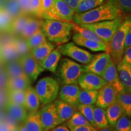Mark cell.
<instances>
[{"mask_svg": "<svg viewBox=\"0 0 131 131\" xmlns=\"http://www.w3.org/2000/svg\"><path fill=\"white\" fill-rule=\"evenodd\" d=\"M30 50L35 48L46 41V37L42 32L41 28H39L33 35L26 40Z\"/></svg>", "mask_w": 131, "mask_h": 131, "instance_id": "33", "label": "cell"}, {"mask_svg": "<svg viewBox=\"0 0 131 131\" xmlns=\"http://www.w3.org/2000/svg\"><path fill=\"white\" fill-rule=\"evenodd\" d=\"M59 89L60 83L50 77L40 79L35 86V90L42 105L53 102L57 97Z\"/></svg>", "mask_w": 131, "mask_h": 131, "instance_id": "6", "label": "cell"}, {"mask_svg": "<svg viewBox=\"0 0 131 131\" xmlns=\"http://www.w3.org/2000/svg\"><path fill=\"white\" fill-rule=\"evenodd\" d=\"M66 125L68 127L80 126H92L83 114L78 110L75 111L72 116L67 121Z\"/></svg>", "mask_w": 131, "mask_h": 131, "instance_id": "38", "label": "cell"}, {"mask_svg": "<svg viewBox=\"0 0 131 131\" xmlns=\"http://www.w3.org/2000/svg\"><path fill=\"white\" fill-rule=\"evenodd\" d=\"M72 40L75 45L84 47L93 52H107V45L104 42H99L86 39L76 32L72 37Z\"/></svg>", "mask_w": 131, "mask_h": 131, "instance_id": "16", "label": "cell"}, {"mask_svg": "<svg viewBox=\"0 0 131 131\" xmlns=\"http://www.w3.org/2000/svg\"><path fill=\"white\" fill-rule=\"evenodd\" d=\"M32 82L26 75L8 78L6 89L11 90H26L30 86Z\"/></svg>", "mask_w": 131, "mask_h": 131, "instance_id": "24", "label": "cell"}, {"mask_svg": "<svg viewBox=\"0 0 131 131\" xmlns=\"http://www.w3.org/2000/svg\"><path fill=\"white\" fill-rule=\"evenodd\" d=\"M97 91H86L81 89L78 95L76 107L81 105H95L97 96Z\"/></svg>", "mask_w": 131, "mask_h": 131, "instance_id": "30", "label": "cell"}, {"mask_svg": "<svg viewBox=\"0 0 131 131\" xmlns=\"http://www.w3.org/2000/svg\"><path fill=\"white\" fill-rule=\"evenodd\" d=\"M4 108L6 114L18 123H23L27 116V109L23 106L15 104L7 101Z\"/></svg>", "mask_w": 131, "mask_h": 131, "instance_id": "19", "label": "cell"}, {"mask_svg": "<svg viewBox=\"0 0 131 131\" xmlns=\"http://www.w3.org/2000/svg\"><path fill=\"white\" fill-rule=\"evenodd\" d=\"M95 106L106 109L117 99V93L114 88L106 83L98 90Z\"/></svg>", "mask_w": 131, "mask_h": 131, "instance_id": "14", "label": "cell"}, {"mask_svg": "<svg viewBox=\"0 0 131 131\" xmlns=\"http://www.w3.org/2000/svg\"><path fill=\"white\" fill-rule=\"evenodd\" d=\"M80 89L78 83L63 84L59 89L58 99L76 107Z\"/></svg>", "mask_w": 131, "mask_h": 131, "instance_id": "13", "label": "cell"}, {"mask_svg": "<svg viewBox=\"0 0 131 131\" xmlns=\"http://www.w3.org/2000/svg\"><path fill=\"white\" fill-rule=\"evenodd\" d=\"M54 49H55V45L46 40L41 45L31 50L30 53L35 60L40 63Z\"/></svg>", "mask_w": 131, "mask_h": 131, "instance_id": "23", "label": "cell"}, {"mask_svg": "<svg viewBox=\"0 0 131 131\" xmlns=\"http://www.w3.org/2000/svg\"><path fill=\"white\" fill-rule=\"evenodd\" d=\"M24 123L28 131H44L38 111L27 114Z\"/></svg>", "mask_w": 131, "mask_h": 131, "instance_id": "25", "label": "cell"}, {"mask_svg": "<svg viewBox=\"0 0 131 131\" xmlns=\"http://www.w3.org/2000/svg\"><path fill=\"white\" fill-rule=\"evenodd\" d=\"M122 15H123V13L119 10L110 0H107L103 4L94 9L80 14H74L72 21L78 25L92 24L111 20Z\"/></svg>", "mask_w": 131, "mask_h": 131, "instance_id": "1", "label": "cell"}, {"mask_svg": "<svg viewBox=\"0 0 131 131\" xmlns=\"http://www.w3.org/2000/svg\"><path fill=\"white\" fill-rule=\"evenodd\" d=\"M106 83L101 77L89 72H83L78 80L80 88L86 91H98Z\"/></svg>", "mask_w": 131, "mask_h": 131, "instance_id": "12", "label": "cell"}, {"mask_svg": "<svg viewBox=\"0 0 131 131\" xmlns=\"http://www.w3.org/2000/svg\"><path fill=\"white\" fill-rule=\"evenodd\" d=\"M74 12L63 0H53L48 10L43 13L41 18L63 21H72Z\"/></svg>", "mask_w": 131, "mask_h": 131, "instance_id": "7", "label": "cell"}, {"mask_svg": "<svg viewBox=\"0 0 131 131\" xmlns=\"http://www.w3.org/2000/svg\"><path fill=\"white\" fill-rule=\"evenodd\" d=\"M53 1V0H41V18L43 13L48 10Z\"/></svg>", "mask_w": 131, "mask_h": 131, "instance_id": "48", "label": "cell"}, {"mask_svg": "<svg viewBox=\"0 0 131 131\" xmlns=\"http://www.w3.org/2000/svg\"><path fill=\"white\" fill-rule=\"evenodd\" d=\"M30 0H18L23 14L29 15V3Z\"/></svg>", "mask_w": 131, "mask_h": 131, "instance_id": "47", "label": "cell"}, {"mask_svg": "<svg viewBox=\"0 0 131 131\" xmlns=\"http://www.w3.org/2000/svg\"><path fill=\"white\" fill-rule=\"evenodd\" d=\"M131 29L130 16L126 18L115 32L107 45V52L115 64L121 61L124 52V41L127 31Z\"/></svg>", "mask_w": 131, "mask_h": 131, "instance_id": "3", "label": "cell"}, {"mask_svg": "<svg viewBox=\"0 0 131 131\" xmlns=\"http://www.w3.org/2000/svg\"><path fill=\"white\" fill-rule=\"evenodd\" d=\"M7 101L15 104L24 106H25V90L7 91Z\"/></svg>", "mask_w": 131, "mask_h": 131, "instance_id": "37", "label": "cell"}, {"mask_svg": "<svg viewBox=\"0 0 131 131\" xmlns=\"http://www.w3.org/2000/svg\"><path fill=\"white\" fill-rule=\"evenodd\" d=\"M21 67L31 82H35L41 73L45 71L40 64L33 57L30 52L19 58Z\"/></svg>", "mask_w": 131, "mask_h": 131, "instance_id": "9", "label": "cell"}, {"mask_svg": "<svg viewBox=\"0 0 131 131\" xmlns=\"http://www.w3.org/2000/svg\"><path fill=\"white\" fill-rule=\"evenodd\" d=\"M29 15L41 18V0H30Z\"/></svg>", "mask_w": 131, "mask_h": 131, "instance_id": "44", "label": "cell"}, {"mask_svg": "<svg viewBox=\"0 0 131 131\" xmlns=\"http://www.w3.org/2000/svg\"><path fill=\"white\" fill-rule=\"evenodd\" d=\"M121 61L127 64L131 65V46L124 50L123 56Z\"/></svg>", "mask_w": 131, "mask_h": 131, "instance_id": "49", "label": "cell"}, {"mask_svg": "<svg viewBox=\"0 0 131 131\" xmlns=\"http://www.w3.org/2000/svg\"><path fill=\"white\" fill-rule=\"evenodd\" d=\"M61 55L70 57L78 63L87 64L94 58V55L80 48L73 42H66L63 45H59L58 47Z\"/></svg>", "mask_w": 131, "mask_h": 131, "instance_id": "8", "label": "cell"}, {"mask_svg": "<svg viewBox=\"0 0 131 131\" xmlns=\"http://www.w3.org/2000/svg\"><path fill=\"white\" fill-rule=\"evenodd\" d=\"M63 1L68 5L69 7L73 10V12H75V9H77L81 0H63Z\"/></svg>", "mask_w": 131, "mask_h": 131, "instance_id": "50", "label": "cell"}, {"mask_svg": "<svg viewBox=\"0 0 131 131\" xmlns=\"http://www.w3.org/2000/svg\"><path fill=\"white\" fill-rule=\"evenodd\" d=\"M19 58V55L12 43L0 46V61L3 63Z\"/></svg>", "mask_w": 131, "mask_h": 131, "instance_id": "28", "label": "cell"}, {"mask_svg": "<svg viewBox=\"0 0 131 131\" xmlns=\"http://www.w3.org/2000/svg\"><path fill=\"white\" fill-rule=\"evenodd\" d=\"M84 72V65L70 59L63 58L57 70V77L62 84L78 83V78Z\"/></svg>", "mask_w": 131, "mask_h": 131, "instance_id": "4", "label": "cell"}, {"mask_svg": "<svg viewBox=\"0 0 131 131\" xmlns=\"http://www.w3.org/2000/svg\"><path fill=\"white\" fill-rule=\"evenodd\" d=\"M117 100L118 101L122 109H123L124 114L131 117V94L130 92H123L118 94Z\"/></svg>", "mask_w": 131, "mask_h": 131, "instance_id": "35", "label": "cell"}, {"mask_svg": "<svg viewBox=\"0 0 131 131\" xmlns=\"http://www.w3.org/2000/svg\"><path fill=\"white\" fill-rule=\"evenodd\" d=\"M8 78L4 69L0 70V91H3L6 88V84L8 80Z\"/></svg>", "mask_w": 131, "mask_h": 131, "instance_id": "46", "label": "cell"}, {"mask_svg": "<svg viewBox=\"0 0 131 131\" xmlns=\"http://www.w3.org/2000/svg\"><path fill=\"white\" fill-rule=\"evenodd\" d=\"M41 28L49 41L59 46L70 40L73 24L72 21L41 18Z\"/></svg>", "mask_w": 131, "mask_h": 131, "instance_id": "2", "label": "cell"}, {"mask_svg": "<svg viewBox=\"0 0 131 131\" xmlns=\"http://www.w3.org/2000/svg\"><path fill=\"white\" fill-rule=\"evenodd\" d=\"M70 131H98L96 127L92 126H80L69 127Z\"/></svg>", "mask_w": 131, "mask_h": 131, "instance_id": "45", "label": "cell"}, {"mask_svg": "<svg viewBox=\"0 0 131 131\" xmlns=\"http://www.w3.org/2000/svg\"><path fill=\"white\" fill-rule=\"evenodd\" d=\"M3 69L9 78L25 75L19 59L11 60L4 63Z\"/></svg>", "mask_w": 131, "mask_h": 131, "instance_id": "26", "label": "cell"}, {"mask_svg": "<svg viewBox=\"0 0 131 131\" xmlns=\"http://www.w3.org/2000/svg\"><path fill=\"white\" fill-rule=\"evenodd\" d=\"M12 44L19 55V58L30 52L26 40L21 37L14 38Z\"/></svg>", "mask_w": 131, "mask_h": 131, "instance_id": "39", "label": "cell"}, {"mask_svg": "<svg viewBox=\"0 0 131 131\" xmlns=\"http://www.w3.org/2000/svg\"><path fill=\"white\" fill-rule=\"evenodd\" d=\"M61 57V54L58 49H54L40 64L45 70L55 73Z\"/></svg>", "mask_w": 131, "mask_h": 131, "instance_id": "21", "label": "cell"}, {"mask_svg": "<svg viewBox=\"0 0 131 131\" xmlns=\"http://www.w3.org/2000/svg\"><path fill=\"white\" fill-rule=\"evenodd\" d=\"M3 9L13 19L23 14L18 0H5Z\"/></svg>", "mask_w": 131, "mask_h": 131, "instance_id": "31", "label": "cell"}, {"mask_svg": "<svg viewBox=\"0 0 131 131\" xmlns=\"http://www.w3.org/2000/svg\"><path fill=\"white\" fill-rule=\"evenodd\" d=\"M41 27V18L32 16H29L28 20L24 26L20 36L26 40Z\"/></svg>", "mask_w": 131, "mask_h": 131, "instance_id": "27", "label": "cell"}, {"mask_svg": "<svg viewBox=\"0 0 131 131\" xmlns=\"http://www.w3.org/2000/svg\"><path fill=\"white\" fill-rule=\"evenodd\" d=\"M105 0H81L75 10V14H80L100 6Z\"/></svg>", "mask_w": 131, "mask_h": 131, "instance_id": "36", "label": "cell"}, {"mask_svg": "<svg viewBox=\"0 0 131 131\" xmlns=\"http://www.w3.org/2000/svg\"><path fill=\"white\" fill-rule=\"evenodd\" d=\"M114 127L117 131H131L130 117L126 114L122 115L117 120Z\"/></svg>", "mask_w": 131, "mask_h": 131, "instance_id": "40", "label": "cell"}, {"mask_svg": "<svg viewBox=\"0 0 131 131\" xmlns=\"http://www.w3.org/2000/svg\"><path fill=\"white\" fill-rule=\"evenodd\" d=\"M73 24V30H75L77 32L79 33L82 37L88 40L94 41L99 42H104L103 40L96 35L95 33L90 30L89 29H87L86 27H82V26L78 25V24L75 23L72 21Z\"/></svg>", "mask_w": 131, "mask_h": 131, "instance_id": "34", "label": "cell"}, {"mask_svg": "<svg viewBox=\"0 0 131 131\" xmlns=\"http://www.w3.org/2000/svg\"><path fill=\"white\" fill-rule=\"evenodd\" d=\"M123 21V15H122L111 20L103 21L92 24H80V26L93 31L107 45L115 32Z\"/></svg>", "mask_w": 131, "mask_h": 131, "instance_id": "5", "label": "cell"}, {"mask_svg": "<svg viewBox=\"0 0 131 131\" xmlns=\"http://www.w3.org/2000/svg\"><path fill=\"white\" fill-rule=\"evenodd\" d=\"M13 19L3 9H0V30H9Z\"/></svg>", "mask_w": 131, "mask_h": 131, "instance_id": "42", "label": "cell"}, {"mask_svg": "<svg viewBox=\"0 0 131 131\" xmlns=\"http://www.w3.org/2000/svg\"><path fill=\"white\" fill-rule=\"evenodd\" d=\"M112 61V59L107 52L94 55L92 60L84 65L85 72H89L102 77L107 66Z\"/></svg>", "mask_w": 131, "mask_h": 131, "instance_id": "11", "label": "cell"}, {"mask_svg": "<svg viewBox=\"0 0 131 131\" xmlns=\"http://www.w3.org/2000/svg\"><path fill=\"white\" fill-rule=\"evenodd\" d=\"M17 129H18V131H28L27 130V128H26V127L25 124H24V122H23V123L22 124H21L20 126H18Z\"/></svg>", "mask_w": 131, "mask_h": 131, "instance_id": "54", "label": "cell"}, {"mask_svg": "<svg viewBox=\"0 0 131 131\" xmlns=\"http://www.w3.org/2000/svg\"><path fill=\"white\" fill-rule=\"evenodd\" d=\"M30 15L26 14H21L13 19L9 31L12 34L20 35L21 32L23 30L24 26L28 20Z\"/></svg>", "mask_w": 131, "mask_h": 131, "instance_id": "32", "label": "cell"}, {"mask_svg": "<svg viewBox=\"0 0 131 131\" xmlns=\"http://www.w3.org/2000/svg\"><path fill=\"white\" fill-rule=\"evenodd\" d=\"M39 99L35 88L30 86L25 90V107L29 112L38 110L40 106Z\"/></svg>", "mask_w": 131, "mask_h": 131, "instance_id": "22", "label": "cell"}, {"mask_svg": "<svg viewBox=\"0 0 131 131\" xmlns=\"http://www.w3.org/2000/svg\"><path fill=\"white\" fill-rule=\"evenodd\" d=\"M131 46V29L127 31L124 41V50Z\"/></svg>", "mask_w": 131, "mask_h": 131, "instance_id": "51", "label": "cell"}, {"mask_svg": "<svg viewBox=\"0 0 131 131\" xmlns=\"http://www.w3.org/2000/svg\"><path fill=\"white\" fill-rule=\"evenodd\" d=\"M101 77L105 80L106 83L114 88L117 95L124 92V88L118 76L116 65L112 61L104 71Z\"/></svg>", "mask_w": 131, "mask_h": 131, "instance_id": "15", "label": "cell"}, {"mask_svg": "<svg viewBox=\"0 0 131 131\" xmlns=\"http://www.w3.org/2000/svg\"><path fill=\"white\" fill-rule=\"evenodd\" d=\"M60 125V124H59ZM49 131H70L69 127L66 124H62V125L57 126L56 127H53V129H50Z\"/></svg>", "mask_w": 131, "mask_h": 131, "instance_id": "52", "label": "cell"}, {"mask_svg": "<svg viewBox=\"0 0 131 131\" xmlns=\"http://www.w3.org/2000/svg\"><path fill=\"white\" fill-rule=\"evenodd\" d=\"M93 119L95 127L97 129H101L110 126L106 116V110L104 108L95 106Z\"/></svg>", "mask_w": 131, "mask_h": 131, "instance_id": "29", "label": "cell"}, {"mask_svg": "<svg viewBox=\"0 0 131 131\" xmlns=\"http://www.w3.org/2000/svg\"><path fill=\"white\" fill-rule=\"evenodd\" d=\"M94 106L95 105L93 104H90V105H81L77 107V109L83 114L87 120L94 127H95V124L93 119V114H94Z\"/></svg>", "mask_w": 131, "mask_h": 131, "instance_id": "41", "label": "cell"}, {"mask_svg": "<svg viewBox=\"0 0 131 131\" xmlns=\"http://www.w3.org/2000/svg\"><path fill=\"white\" fill-rule=\"evenodd\" d=\"M98 131H117L116 129H115L114 127H105V128H103L101 129H98Z\"/></svg>", "mask_w": 131, "mask_h": 131, "instance_id": "53", "label": "cell"}, {"mask_svg": "<svg viewBox=\"0 0 131 131\" xmlns=\"http://www.w3.org/2000/svg\"><path fill=\"white\" fill-rule=\"evenodd\" d=\"M38 111L44 131H49L59 125L58 116L54 102L45 104Z\"/></svg>", "mask_w": 131, "mask_h": 131, "instance_id": "10", "label": "cell"}, {"mask_svg": "<svg viewBox=\"0 0 131 131\" xmlns=\"http://www.w3.org/2000/svg\"><path fill=\"white\" fill-rule=\"evenodd\" d=\"M112 4L123 14H129L131 10V0H110Z\"/></svg>", "mask_w": 131, "mask_h": 131, "instance_id": "43", "label": "cell"}, {"mask_svg": "<svg viewBox=\"0 0 131 131\" xmlns=\"http://www.w3.org/2000/svg\"><path fill=\"white\" fill-rule=\"evenodd\" d=\"M105 110L106 118L109 125L111 127H115V125L119 118L122 115L125 114L123 109H122V106L117 99L109 106H107Z\"/></svg>", "mask_w": 131, "mask_h": 131, "instance_id": "20", "label": "cell"}, {"mask_svg": "<svg viewBox=\"0 0 131 131\" xmlns=\"http://www.w3.org/2000/svg\"><path fill=\"white\" fill-rule=\"evenodd\" d=\"M3 67H4V63H3L1 61H0V70L3 69Z\"/></svg>", "mask_w": 131, "mask_h": 131, "instance_id": "55", "label": "cell"}, {"mask_svg": "<svg viewBox=\"0 0 131 131\" xmlns=\"http://www.w3.org/2000/svg\"><path fill=\"white\" fill-rule=\"evenodd\" d=\"M53 102L56 107L59 124H63V123L67 122L72 116L75 111L77 110V107L74 106L59 99H55Z\"/></svg>", "mask_w": 131, "mask_h": 131, "instance_id": "17", "label": "cell"}, {"mask_svg": "<svg viewBox=\"0 0 131 131\" xmlns=\"http://www.w3.org/2000/svg\"><path fill=\"white\" fill-rule=\"evenodd\" d=\"M118 76L126 92H131V65L121 61L116 65Z\"/></svg>", "mask_w": 131, "mask_h": 131, "instance_id": "18", "label": "cell"}]
</instances>
